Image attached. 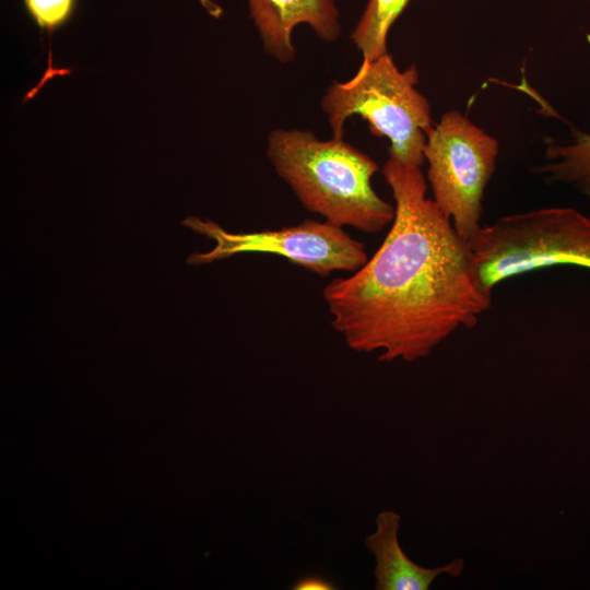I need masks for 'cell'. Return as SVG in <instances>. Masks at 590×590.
<instances>
[{
	"mask_svg": "<svg viewBox=\"0 0 590 590\" xmlns=\"http://www.w3.org/2000/svg\"><path fill=\"white\" fill-rule=\"evenodd\" d=\"M382 175L394 199L391 227L370 259L322 295L350 349L414 362L460 327H474L492 295L475 279L468 240L426 198L421 167L389 157Z\"/></svg>",
	"mask_w": 590,
	"mask_h": 590,
	"instance_id": "cell-1",
	"label": "cell"
},
{
	"mask_svg": "<svg viewBox=\"0 0 590 590\" xmlns=\"http://www.w3.org/2000/svg\"><path fill=\"white\" fill-rule=\"evenodd\" d=\"M267 156L300 204L337 226L376 234L394 217V205L371 186L378 164L343 139L318 140L305 130H273Z\"/></svg>",
	"mask_w": 590,
	"mask_h": 590,
	"instance_id": "cell-2",
	"label": "cell"
},
{
	"mask_svg": "<svg viewBox=\"0 0 590 590\" xmlns=\"http://www.w3.org/2000/svg\"><path fill=\"white\" fill-rule=\"evenodd\" d=\"M417 81L415 66L401 71L388 52L362 63L351 80L331 84L321 98L333 138L342 139L344 122L358 115L374 135L389 140L390 158L421 167L433 125Z\"/></svg>",
	"mask_w": 590,
	"mask_h": 590,
	"instance_id": "cell-3",
	"label": "cell"
},
{
	"mask_svg": "<svg viewBox=\"0 0 590 590\" xmlns=\"http://www.w3.org/2000/svg\"><path fill=\"white\" fill-rule=\"evenodd\" d=\"M481 288L556 264L590 269V219L573 208H541L497 219L468 240Z\"/></svg>",
	"mask_w": 590,
	"mask_h": 590,
	"instance_id": "cell-4",
	"label": "cell"
},
{
	"mask_svg": "<svg viewBox=\"0 0 590 590\" xmlns=\"http://www.w3.org/2000/svg\"><path fill=\"white\" fill-rule=\"evenodd\" d=\"M423 153L433 200L469 240L482 226L483 196L499 153L497 139L450 109L433 126Z\"/></svg>",
	"mask_w": 590,
	"mask_h": 590,
	"instance_id": "cell-5",
	"label": "cell"
},
{
	"mask_svg": "<svg viewBox=\"0 0 590 590\" xmlns=\"http://www.w3.org/2000/svg\"><path fill=\"white\" fill-rule=\"evenodd\" d=\"M182 225L215 241L208 252H194L189 264H205L238 253H270L320 275L335 271L355 272L367 260L365 246L342 227L327 221L305 220L280 229L251 233H229L212 221L189 216Z\"/></svg>",
	"mask_w": 590,
	"mask_h": 590,
	"instance_id": "cell-6",
	"label": "cell"
},
{
	"mask_svg": "<svg viewBox=\"0 0 590 590\" xmlns=\"http://www.w3.org/2000/svg\"><path fill=\"white\" fill-rule=\"evenodd\" d=\"M250 16L264 49L282 63L296 56L292 32L308 24L324 42H334L341 33L334 0H247Z\"/></svg>",
	"mask_w": 590,
	"mask_h": 590,
	"instance_id": "cell-7",
	"label": "cell"
},
{
	"mask_svg": "<svg viewBox=\"0 0 590 590\" xmlns=\"http://www.w3.org/2000/svg\"><path fill=\"white\" fill-rule=\"evenodd\" d=\"M400 514L382 510L375 519V531L365 538V547L375 559L376 590H428L441 575L459 577L464 560L455 558L438 567H424L411 559L399 541Z\"/></svg>",
	"mask_w": 590,
	"mask_h": 590,
	"instance_id": "cell-8",
	"label": "cell"
},
{
	"mask_svg": "<svg viewBox=\"0 0 590 590\" xmlns=\"http://www.w3.org/2000/svg\"><path fill=\"white\" fill-rule=\"evenodd\" d=\"M545 163L536 168L550 181L568 184L590 197V133L571 129L568 141L545 138Z\"/></svg>",
	"mask_w": 590,
	"mask_h": 590,
	"instance_id": "cell-9",
	"label": "cell"
},
{
	"mask_svg": "<svg viewBox=\"0 0 590 590\" xmlns=\"http://www.w3.org/2000/svg\"><path fill=\"white\" fill-rule=\"evenodd\" d=\"M411 0H368L351 39L362 52L363 62L387 54V35Z\"/></svg>",
	"mask_w": 590,
	"mask_h": 590,
	"instance_id": "cell-10",
	"label": "cell"
},
{
	"mask_svg": "<svg viewBox=\"0 0 590 590\" xmlns=\"http://www.w3.org/2000/svg\"><path fill=\"white\" fill-rule=\"evenodd\" d=\"M25 9L43 31L49 34L67 24L73 16L78 0H23Z\"/></svg>",
	"mask_w": 590,
	"mask_h": 590,
	"instance_id": "cell-11",
	"label": "cell"
},
{
	"mask_svg": "<svg viewBox=\"0 0 590 590\" xmlns=\"http://www.w3.org/2000/svg\"><path fill=\"white\" fill-rule=\"evenodd\" d=\"M335 588L330 580L316 575L300 577L292 587L294 590H332Z\"/></svg>",
	"mask_w": 590,
	"mask_h": 590,
	"instance_id": "cell-12",
	"label": "cell"
},
{
	"mask_svg": "<svg viewBox=\"0 0 590 590\" xmlns=\"http://www.w3.org/2000/svg\"><path fill=\"white\" fill-rule=\"evenodd\" d=\"M198 1L211 16L219 19L222 15L223 13L222 8L217 5L216 3L212 2L211 0H198Z\"/></svg>",
	"mask_w": 590,
	"mask_h": 590,
	"instance_id": "cell-13",
	"label": "cell"
},
{
	"mask_svg": "<svg viewBox=\"0 0 590 590\" xmlns=\"http://www.w3.org/2000/svg\"><path fill=\"white\" fill-rule=\"evenodd\" d=\"M590 1V0H589Z\"/></svg>",
	"mask_w": 590,
	"mask_h": 590,
	"instance_id": "cell-14",
	"label": "cell"
}]
</instances>
